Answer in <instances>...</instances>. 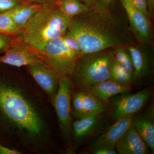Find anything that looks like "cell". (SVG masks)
Returning a JSON list of instances; mask_svg holds the SVG:
<instances>
[{
	"label": "cell",
	"instance_id": "obj_1",
	"mask_svg": "<svg viewBox=\"0 0 154 154\" xmlns=\"http://www.w3.org/2000/svg\"><path fill=\"white\" fill-rule=\"evenodd\" d=\"M66 33L76 40L83 55L128 44V39L115 28L113 21L91 8L70 19Z\"/></svg>",
	"mask_w": 154,
	"mask_h": 154
},
{
	"label": "cell",
	"instance_id": "obj_2",
	"mask_svg": "<svg viewBox=\"0 0 154 154\" xmlns=\"http://www.w3.org/2000/svg\"><path fill=\"white\" fill-rule=\"evenodd\" d=\"M70 20L57 6L43 7L30 18L16 37L19 41L39 52L50 41L66 34Z\"/></svg>",
	"mask_w": 154,
	"mask_h": 154
},
{
	"label": "cell",
	"instance_id": "obj_3",
	"mask_svg": "<svg viewBox=\"0 0 154 154\" xmlns=\"http://www.w3.org/2000/svg\"><path fill=\"white\" fill-rule=\"evenodd\" d=\"M0 110L19 127L32 133L40 131L41 122L33 107L17 90L2 84Z\"/></svg>",
	"mask_w": 154,
	"mask_h": 154
},
{
	"label": "cell",
	"instance_id": "obj_4",
	"mask_svg": "<svg viewBox=\"0 0 154 154\" xmlns=\"http://www.w3.org/2000/svg\"><path fill=\"white\" fill-rule=\"evenodd\" d=\"M113 49L82 56L70 76L81 91H88L98 83L110 79Z\"/></svg>",
	"mask_w": 154,
	"mask_h": 154
},
{
	"label": "cell",
	"instance_id": "obj_5",
	"mask_svg": "<svg viewBox=\"0 0 154 154\" xmlns=\"http://www.w3.org/2000/svg\"><path fill=\"white\" fill-rule=\"evenodd\" d=\"M38 52L60 77L70 76L80 57L67 47L61 38L50 41Z\"/></svg>",
	"mask_w": 154,
	"mask_h": 154
},
{
	"label": "cell",
	"instance_id": "obj_6",
	"mask_svg": "<svg viewBox=\"0 0 154 154\" xmlns=\"http://www.w3.org/2000/svg\"><path fill=\"white\" fill-rule=\"evenodd\" d=\"M151 95L149 88L134 93L119 94L110 99L109 105L114 120L120 117L133 116L145 107Z\"/></svg>",
	"mask_w": 154,
	"mask_h": 154
},
{
	"label": "cell",
	"instance_id": "obj_7",
	"mask_svg": "<svg viewBox=\"0 0 154 154\" xmlns=\"http://www.w3.org/2000/svg\"><path fill=\"white\" fill-rule=\"evenodd\" d=\"M0 63L17 67L32 66L38 64L48 65L38 51L19 41L17 38L12 46L3 55L0 56Z\"/></svg>",
	"mask_w": 154,
	"mask_h": 154
},
{
	"label": "cell",
	"instance_id": "obj_8",
	"mask_svg": "<svg viewBox=\"0 0 154 154\" xmlns=\"http://www.w3.org/2000/svg\"><path fill=\"white\" fill-rule=\"evenodd\" d=\"M72 87L69 77H61L54 99L57 115L61 128L65 134L70 131Z\"/></svg>",
	"mask_w": 154,
	"mask_h": 154
},
{
	"label": "cell",
	"instance_id": "obj_9",
	"mask_svg": "<svg viewBox=\"0 0 154 154\" xmlns=\"http://www.w3.org/2000/svg\"><path fill=\"white\" fill-rule=\"evenodd\" d=\"M71 108L77 119L87 118L109 111L110 106L100 102L88 91H81L72 97Z\"/></svg>",
	"mask_w": 154,
	"mask_h": 154
},
{
	"label": "cell",
	"instance_id": "obj_10",
	"mask_svg": "<svg viewBox=\"0 0 154 154\" xmlns=\"http://www.w3.org/2000/svg\"><path fill=\"white\" fill-rule=\"evenodd\" d=\"M107 113L77 119L72 124L75 139L80 143L91 140L103 132L108 122Z\"/></svg>",
	"mask_w": 154,
	"mask_h": 154
},
{
	"label": "cell",
	"instance_id": "obj_11",
	"mask_svg": "<svg viewBox=\"0 0 154 154\" xmlns=\"http://www.w3.org/2000/svg\"><path fill=\"white\" fill-rule=\"evenodd\" d=\"M132 126L148 146L152 153L154 152V105L145 107L133 116Z\"/></svg>",
	"mask_w": 154,
	"mask_h": 154
},
{
	"label": "cell",
	"instance_id": "obj_12",
	"mask_svg": "<svg viewBox=\"0 0 154 154\" xmlns=\"http://www.w3.org/2000/svg\"><path fill=\"white\" fill-rule=\"evenodd\" d=\"M133 116L120 117L115 120L111 126L94 138L87 149L99 146L115 147L116 142L132 126Z\"/></svg>",
	"mask_w": 154,
	"mask_h": 154
},
{
	"label": "cell",
	"instance_id": "obj_13",
	"mask_svg": "<svg viewBox=\"0 0 154 154\" xmlns=\"http://www.w3.org/2000/svg\"><path fill=\"white\" fill-rule=\"evenodd\" d=\"M120 1L126 11L131 27L137 38L143 43L148 42L151 36L149 17L134 8L128 0Z\"/></svg>",
	"mask_w": 154,
	"mask_h": 154
},
{
	"label": "cell",
	"instance_id": "obj_14",
	"mask_svg": "<svg viewBox=\"0 0 154 154\" xmlns=\"http://www.w3.org/2000/svg\"><path fill=\"white\" fill-rule=\"evenodd\" d=\"M28 69L36 83L47 94L51 95L58 88L61 77L48 65L38 64L28 66Z\"/></svg>",
	"mask_w": 154,
	"mask_h": 154
},
{
	"label": "cell",
	"instance_id": "obj_15",
	"mask_svg": "<svg viewBox=\"0 0 154 154\" xmlns=\"http://www.w3.org/2000/svg\"><path fill=\"white\" fill-rule=\"evenodd\" d=\"M115 149L117 154H147L148 146L132 126L116 142Z\"/></svg>",
	"mask_w": 154,
	"mask_h": 154
},
{
	"label": "cell",
	"instance_id": "obj_16",
	"mask_svg": "<svg viewBox=\"0 0 154 154\" xmlns=\"http://www.w3.org/2000/svg\"><path fill=\"white\" fill-rule=\"evenodd\" d=\"M131 88L120 85L109 79L96 84L88 91L100 102L109 105L113 97L119 94L130 92Z\"/></svg>",
	"mask_w": 154,
	"mask_h": 154
},
{
	"label": "cell",
	"instance_id": "obj_17",
	"mask_svg": "<svg viewBox=\"0 0 154 154\" xmlns=\"http://www.w3.org/2000/svg\"><path fill=\"white\" fill-rule=\"evenodd\" d=\"M133 66L135 79L142 80L149 75L151 71L150 61L145 51L141 48L135 45L127 46Z\"/></svg>",
	"mask_w": 154,
	"mask_h": 154
},
{
	"label": "cell",
	"instance_id": "obj_18",
	"mask_svg": "<svg viewBox=\"0 0 154 154\" xmlns=\"http://www.w3.org/2000/svg\"><path fill=\"white\" fill-rule=\"evenodd\" d=\"M42 7L43 6L23 2L8 12L14 23L21 31L30 18Z\"/></svg>",
	"mask_w": 154,
	"mask_h": 154
},
{
	"label": "cell",
	"instance_id": "obj_19",
	"mask_svg": "<svg viewBox=\"0 0 154 154\" xmlns=\"http://www.w3.org/2000/svg\"><path fill=\"white\" fill-rule=\"evenodd\" d=\"M110 79L120 85L131 87L133 83L135 81L133 74L127 70L112 58L110 61Z\"/></svg>",
	"mask_w": 154,
	"mask_h": 154
},
{
	"label": "cell",
	"instance_id": "obj_20",
	"mask_svg": "<svg viewBox=\"0 0 154 154\" xmlns=\"http://www.w3.org/2000/svg\"><path fill=\"white\" fill-rule=\"evenodd\" d=\"M57 6L60 12L70 19L90 8L81 0H60Z\"/></svg>",
	"mask_w": 154,
	"mask_h": 154
},
{
	"label": "cell",
	"instance_id": "obj_21",
	"mask_svg": "<svg viewBox=\"0 0 154 154\" xmlns=\"http://www.w3.org/2000/svg\"><path fill=\"white\" fill-rule=\"evenodd\" d=\"M111 56L113 59L134 75L132 60L126 45H123L113 48L111 52Z\"/></svg>",
	"mask_w": 154,
	"mask_h": 154
},
{
	"label": "cell",
	"instance_id": "obj_22",
	"mask_svg": "<svg viewBox=\"0 0 154 154\" xmlns=\"http://www.w3.org/2000/svg\"><path fill=\"white\" fill-rule=\"evenodd\" d=\"M20 32L21 30L14 23L8 11L0 14V33L17 36Z\"/></svg>",
	"mask_w": 154,
	"mask_h": 154
},
{
	"label": "cell",
	"instance_id": "obj_23",
	"mask_svg": "<svg viewBox=\"0 0 154 154\" xmlns=\"http://www.w3.org/2000/svg\"><path fill=\"white\" fill-rule=\"evenodd\" d=\"M91 8L100 14L104 18L113 21L110 14V8L115 0H91Z\"/></svg>",
	"mask_w": 154,
	"mask_h": 154
},
{
	"label": "cell",
	"instance_id": "obj_24",
	"mask_svg": "<svg viewBox=\"0 0 154 154\" xmlns=\"http://www.w3.org/2000/svg\"><path fill=\"white\" fill-rule=\"evenodd\" d=\"M61 38L63 43L69 49L75 53L79 57L83 56L79 45L73 36L66 33L61 37Z\"/></svg>",
	"mask_w": 154,
	"mask_h": 154
},
{
	"label": "cell",
	"instance_id": "obj_25",
	"mask_svg": "<svg viewBox=\"0 0 154 154\" xmlns=\"http://www.w3.org/2000/svg\"><path fill=\"white\" fill-rule=\"evenodd\" d=\"M16 36L0 33V53L5 52L16 41Z\"/></svg>",
	"mask_w": 154,
	"mask_h": 154
},
{
	"label": "cell",
	"instance_id": "obj_26",
	"mask_svg": "<svg viewBox=\"0 0 154 154\" xmlns=\"http://www.w3.org/2000/svg\"><path fill=\"white\" fill-rule=\"evenodd\" d=\"M23 2L21 0H0V14L11 11Z\"/></svg>",
	"mask_w": 154,
	"mask_h": 154
},
{
	"label": "cell",
	"instance_id": "obj_27",
	"mask_svg": "<svg viewBox=\"0 0 154 154\" xmlns=\"http://www.w3.org/2000/svg\"><path fill=\"white\" fill-rule=\"evenodd\" d=\"M87 154H116L115 147L106 146H99L92 148L87 149Z\"/></svg>",
	"mask_w": 154,
	"mask_h": 154
},
{
	"label": "cell",
	"instance_id": "obj_28",
	"mask_svg": "<svg viewBox=\"0 0 154 154\" xmlns=\"http://www.w3.org/2000/svg\"><path fill=\"white\" fill-rule=\"evenodd\" d=\"M128 1L134 8L145 14L149 18L147 0H128Z\"/></svg>",
	"mask_w": 154,
	"mask_h": 154
},
{
	"label": "cell",
	"instance_id": "obj_29",
	"mask_svg": "<svg viewBox=\"0 0 154 154\" xmlns=\"http://www.w3.org/2000/svg\"><path fill=\"white\" fill-rule=\"evenodd\" d=\"M23 2L33 4L43 7L57 6L60 0H21Z\"/></svg>",
	"mask_w": 154,
	"mask_h": 154
},
{
	"label": "cell",
	"instance_id": "obj_30",
	"mask_svg": "<svg viewBox=\"0 0 154 154\" xmlns=\"http://www.w3.org/2000/svg\"><path fill=\"white\" fill-rule=\"evenodd\" d=\"M20 152L8 148L0 144V154H20Z\"/></svg>",
	"mask_w": 154,
	"mask_h": 154
},
{
	"label": "cell",
	"instance_id": "obj_31",
	"mask_svg": "<svg viewBox=\"0 0 154 154\" xmlns=\"http://www.w3.org/2000/svg\"><path fill=\"white\" fill-rule=\"evenodd\" d=\"M148 11L149 18L152 19L153 18L154 9V0H147Z\"/></svg>",
	"mask_w": 154,
	"mask_h": 154
},
{
	"label": "cell",
	"instance_id": "obj_32",
	"mask_svg": "<svg viewBox=\"0 0 154 154\" xmlns=\"http://www.w3.org/2000/svg\"><path fill=\"white\" fill-rule=\"evenodd\" d=\"M88 8H91V0H81Z\"/></svg>",
	"mask_w": 154,
	"mask_h": 154
}]
</instances>
